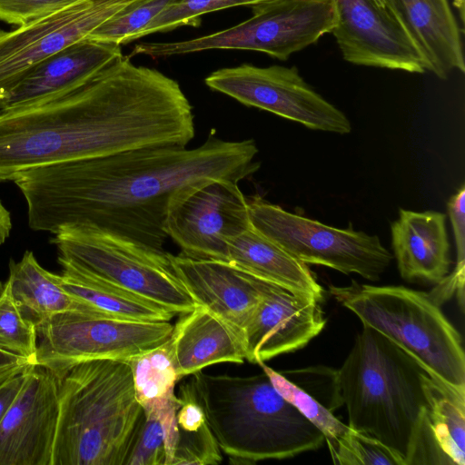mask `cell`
I'll use <instances>...</instances> for the list:
<instances>
[{
	"label": "cell",
	"instance_id": "obj_14",
	"mask_svg": "<svg viewBox=\"0 0 465 465\" xmlns=\"http://www.w3.org/2000/svg\"><path fill=\"white\" fill-rule=\"evenodd\" d=\"M331 32L344 60L422 74L428 64L393 13L374 0H333Z\"/></svg>",
	"mask_w": 465,
	"mask_h": 465
},
{
	"label": "cell",
	"instance_id": "obj_3",
	"mask_svg": "<svg viewBox=\"0 0 465 465\" xmlns=\"http://www.w3.org/2000/svg\"><path fill=\"white\" fill-rule=\"evenodd\" d=\"M191 380L216 441L232 464L288 459L325 441L263 371L232 376L201 371Z\"/></svg>",
	"mask_w": 465,
	"mask_h": 465
},
{
	"label": "cell",
	"instance_id": "obj_13",
	"mask_svg": "<svg viewBox=\"0 0 465 465\" xmlns=\"http://www.w3.org/2000/svg\"><path fill=\"white\" fill-rule=\"evenodd\" d=\"M134 0H76L15 29H0V100L34 66L84 39Z\"/></svg>",
	"mask_w": 465,
	"mask_h": 465
},
{
	"label": "cell",
	"instance_id": "obj_23",
	"mask_svg": "<svg viewBox=\"0 0 465 465\" xmlns=\"http://www.w3.org/2000/svg\"><path fill=\"white\" fill-rule=\"evenodd\" d=\"M125 361L130 365L135 397L143 414L157 419L163 428L166 465H171L177 437L174 389L180 377L170 340Z\"/></svg>",
	"mask_w": 465,
	"mask_h": 465
},
{
	"label": "cell",
	"instance_id": "obj_31",
	"mask_svg": "<svg viewBox=\"0 0 465 465\" xmlns=\"http://www.w3.org/2000/svg\"><path fill=\"white\" fill-rule=\"evenodd\" d=\"M329 450L334 464L405 465L400 454L377 439L351 428Z\"/></svg>",
	"mask_w": 465,
	"mask_h": 465
},
{
	"label": "cell",
	"instance_id": "obj_29",
	"mask_svg": "<svg viewBox=\"0 0 465 465\" xmlns=\"http://www.w3.org/2000/svg\"><path fill=\"white\" fill-rule=\"evenodd\" d=\"M170 0H134L106 20L88 38L119 45L135 40Z\"/></svg>",
	"mask_w": 465,
	"mask_h": 465
},
{
	"label": "cell",
	"instance_id": "obj_6",
	"mask_svg": "<svg viewBox=\"0 0 465 465\" xmlns=\"http://www.w3.org/2000/svg\"><path fill=\"white\" fill-rule=\"evenodd\" d=\"M332 297L361 322L414 358L429 375L465 385V356L459 331L429 292L377 286L354 280L329 287Z\"/></svg>",
	"mask_w": 465,
	"mask_h": 465
},
{
	"label": "cell",
	"instance_id": "obj_37",
	"mask_svg": "<svg viewBox=\"0 0 465 465\" xmlns=\"http://www.w3.org/2000/svg\"><path fill=\"white\" fill-rule=\"evenodd\" d=\"M34 365L35 364L30 359L0 348V386L24 374Z\"/></svg>",
	"mask_w": 465,
	"mask_h": 465
},
{
	"label": "cell",
	"instance_id": "obj_5",
	"mask_svg": "<svg viewBox=\"0 0 465 465\" xmlns=\"http://www.w3.org/2000/svg\"><path fill=\"white\" fill-rule=\"evenodd\" d=\"M428 374L411 355L375 330L362 325L337 381L348 426L371 436L405 461L411 436L427 407Z\"/></svg>",
	"mask_w": 465,
	"mask_h": 465
},
{
	"label": "cell",
	"instance_id": "obj_16",
	"mask_svg": "<svg viewBox=\"0 0 465 465\" xmlns=\"http://www.w3.org/2000/svg\"><path fill=\"white\" fill-rule=\"evenodd\" d=\"M321 302L272 285L243 329L246 360L259 364L307 345L326 324Z\"/></svg>",
	"mask_w": 465,
	"mask_h": 465
},
{
	"label": "cell",
	"instance_id": "obj_33",
	"mask_svg": "<svg viewBox=\"0 0 465 465\" xmlns=\"http://www.w3.org/2000/svg\"><path fill=\"white\" fill-rule=\"evenodd\" d=\"M166 460L163 428L157 419L144 415L124 465H166Z\"/></svg>",
	"mask_w": 465,
	"mask_h": 465
},
{
	"label": "cell",
	"instance_id": "obj_36",
	"mask_svg": "<svg viewBox=\"0 0 465 465\" xmlns=\"http://www.w3.org/2000/svg\"><path fill=\"white\" fill-rule=\"evenodd\" d=\"M448 213L453 231L456 245V265L450 276L464 282L465 276V185L464 183L450 198Z\"/></svg>",
	"mask_w": 465,
	"mask_h": 465
},
{
	"label": "cell",
	"instance_id": "obj_35",
	"mask_svg": "<svg viewBox=\"0 0 465 465\" xmlns=\"http://www.w3.org/2000/svg\"><path fill=\"white\" fill-rule=\"evenodd\" d=\"M76 0H0V21L16 27L52 14Z\"/></svg>",
	"mask_w": 465,
	"mask_h": 465
},
{
	"label": "cell",
	"instance_id": "obj_41",
	"mask_svg": "<svg viewBox=\"0 0 465 465\" xmlns=\"http://www.w3.org/2000/svg\"><path fill=\"white\" fill-rule=\"evenodd\" d=\"M379 5L381 6H384V2L383 0H374Z\"/></svg>",
	"mask_w": 465,
	"mask_h": 465
},
{
	"label": "cell",
	"instance_id": "obj_18",
	"mask_svg": "<svg viewBox=\"0 0 465 465\" xmlns=\"http://www.w3.org/2000/svg\"><path fill=\"white\" fill-rule=\"evenodd\" d=\"M121 45L84 38L43 60L0 100V111L39 104L70 92L122 56Z\"/></svg>",
	"mask_w": 465,
	"mask_h": 465
},
{
	"label": "cell",
	"instance_id": "obj_1",
	"mask_svg": "<svg viewBox=\"0 0 465 465\" xmlns=\"http://www.w3.org/2000/svg\"><path fill=\"white\" fill-rule=\"evenodd\" d=\"M214 134L195 148H138L19 173L13 182L25 200L28 226L53 234L91 229L164 252L166 213L178 191L212 179L239 183L261 166L254 140Z\"/></svg>",
	"mask_w": 465,
	"mask_h": 465
},
{
	"label": "cell",
	"instance_id": "obj_22",
	"mask_svg": "<svg viewBox=\"0 0 465 465\" xmlns=\"http://www.w3.org/2000/svg\"><path fill=\"white\" fill-rule=\"evenodd\" d=\"M228 262L267 282L320 301L324 290L308 265L285 252L252 225L229 242Z\"/></svg>",
	"mask_w": 465,
	"mask_h": 465
},
{
	"label": "cell",
	"instance_id": "obj_38",
	"mask_svg": "<svg viewBox=\"0 0 465 465\" xmlns=\"http://www.w3.org/2000/svg\"><path fill=\"white\" fill-rule=\"evenodd\" d=\"M25 378V372L0 386V423L17 397Z\"/></svg>",
	"mask_w": 465,
	"mask_h": 465
},
{
	"label": "cell",
	"instance_id": "obj_24",
	"mask_svg": "<svg viewBox=\"0 0 465 465\" xmlns=\"http://www.w3.org/2000/svg\"><path fill=\"white\" fill-rule=\"evenodd\" d=\"M6 282L21 312L35 328L58 313L94 311L67 293L60 284L59 274L43 268L31 251L18 262L10 260Z\"/></svg>",
	"mask_w": 465,
	"mask_h": 465
},
{
	"label": "cell",
	"instance_id": "obj_9",
	"mask_svg": "<svg viewBox=\"0 0 465 465\" xmlns=\"http://www.w3.org/2000/svg\"><path fill=\"white\" fill-rule=\"evenodd\" d=\"M35 363L57 380L73 367L94 360L127 361L170 340V322H139L94 311H70L36 328Z\"/></svg>",
	"mask_w": 465,
	"mask_h": 465
},
{
	"label": "cell",
	"instance_id": "obj_15",
	"mask_svg": "<svg viewBox=\"0 0 465 465\" xmlns=\"http://www.w3.org/2000/svg\"><path fill=\"white\" fill-rule=\"evenodd\" d=\"M58 418V380L34 365L0 423V465H52Z\"/></svg>",
	"mask_w": 465,
	"mask_h": 465
},
{
	"label": "cell",
	"instance_id": "obj_40",
	"mask_svg": "<svg viewBox=\"0 0 465 465\" xmlns=\"http://www.w3.org/2000/svg\"><path fill=\"white\" fill-rule=\"evenodd\" d=\"M454 4H455V6L460 11V20L463 23V21H464V0H455Z\"/></svg>",
	"mask_w": 465,
	"mask_h": 465
},
{
	"label": "cell",
	"instance_id": "obj_20",
	"mask_svg": "<svg viewBox=\"0 0 465 465\" xmlns=\"http://www.w3.org/2000/svg\"><path fill=\"white\" fill-rule=\"evenodd\" d=\"M391 233L402 279L436 284L450 273L452 261L444 213L400 209Z\"/></svg>",
	"mask_w": 465,
	"mask_h": 465
},
{
	"label": "cell",
	"instance_id": "obj_28",
	"mask_svg": "<svg viewBox=\"0 0 465 465\" xmlns=\"http://www.w3.org/2000/svg\"><path fill=\"white\" fill-rule=\"evenodd\" d=\"M259 365L277 391L322 432L328 448L348 431L350 429L348 425L338 420L332 411L306 391L264 362Z\"/></svg>",
	"mask_w": 465,
	"mask_h": 465
},
{
	"label": "cell",
	"instance_id": "obj_17",
	"mask_svg": "<svg viewBox=\"0 0 465 465\" xmlns=\"http://www.w3.org/2000/svg\"><path fill=\"white\" fill-rule=\"evenodd\" d=\"M172 268L194 304L206 307L243 331L272 283L223 261L168 253Z\"/></svg>",
	"mask_w": 465,
	"mask_h": 465
},
{
	"label": "cell",
	"instance_id": "obj_39",
	"mask_svg": "<svg viewBox=\"0 0 465 465\" xmlns=\"http://www.w3.org/2000/svg\"><path fill=\"white\" fill-rule=\"evenodd\" d=\"M12 229L11 214L0 200V245L9 237Z\"/></svg>",
	"mask_w": 465,
	"mask_h": 465
},
{
	"label": "cell",
	"instance_id": "obj_10",
	"mask_svg": "<svg viewBox=\"0 0 465 465\" xmlns=\"http://www.w3.org/2000/svg\"><path fill=\"white\" fill-rule=\"evenodd\" d=\"M251 225L306 264L322 265L344 274L376 282L393 256L378 235L351 227L340 229L289 213L259 195L247 199Z\"/></svg>",
	"mask_w": 465,
	"mask_h": 465
},
{
	"label": "cell",
	"instance_id": "obj_26",
	"mask_svg": "<svg viewBox=\"0 0 465 465\" xmlns=\"http://www.w3.org/2000/svg\"><path fill=\"white\" fill-rule=\"evenodd\" d=\"M423 391L433 434L455 465L465 464V385L426 374Z\"/></svg>",
	"mask_w": 465,
	"mask_h": 465
},
{
	"label": "cell",
	"instance_id": "obj_8",
	"mask_svg": "<svg viewBox=\"0 0 465 465\" xmlns=\"http://www.w3.org/2000/svg\"><path fill=\"white\" fill-rule=\"evenodd\" d=\"M252 16L224 30L193 39L141 43L129 57H168L212 49L266 53L280 60L315 43L336 24L333 0H266L251 5Z\"/></svg>",
	"mask_w": 465,
	"mask_h": 465
},
{
	"label": "cell",
	"instance_id": "obj_19",
	"mask_svg": "<svg viewBox=\"0 0 465 465\" xmlns=\"http://www.w3.org/2000/svg\"><path fill=\"white\" fill-rule=\"evenodd\" d=\"M170 342L180 379L217 363L241 364L247 358L243 331L199 304L180 315Z\"/></svg>",
	"mask_w": 465,
	"mask_h": 465
},
{
	"label": "cell",
	"instance_id": "obj_2",
	"mask_svg": "<svg viewBox=\"0 0 465 465\" xmlns=\"http://www.w3.org/2000/svg\"><path fill=\"white\" fill-rule=\"evenodd\" d=\"M194 134L193 107L180 84L122 55L70 92L0 111V183L41 165L186 147Z\"/></svg>",
	"mask_w": 465,
	"mask_h": 465
},
{
	"label": "cell",
	"instance_id": "obj_34",
	"mask_svg": "<svg viewBox=\"0 0 465 465\" xmlns=\"http://www.w3.org/2000/svg\"><path fill=\"white\" fill-rule=\"evenodd\" d=\"M417 464L455 465L441 450L433 434L427 414V407L420 414L405 457V465Z\"/></svg>",
	"mask_w": 465,
	"mask_h": 465
},
{
	"label": "cell",
	"instance_id": "obj_11",
	"mask_svg": "<svg viewBox=\"0 0 465 465\" xmlns=\"http://www.w3.org/2000/svg\"><path fill=\"white\" fill-rule=\"evenodd\" d=\"M251 226L248 202L238 183L206 180L188 185L171 199L165 232L182 254L228 262L229 242Z\"/></svg>",
	"mask_w": 465,
	"mask_h": 465
},
{
	"label": "cell",
	"instance_id": "obj_12",
	"mask_svg": "<svg viewBox=\"0 0 465 465\" xmlns=\"http://www.w3.org/2000/svg\"><path fill=\"white\" fill-rule=\"evenodd\" d=\"M205 84L246 106L270 112L312 130L338 134L351 132L349 118L309 86L296 67L244 64L213 72L205 78Z\"/></svg>",
	"mask_w": 465,
	"mask_h": 465
},
{
	"label": "cell",
	"instance_id": "obj_32",
	"mask_svg": "<svg viewBox=\"0 0 465 465\" xmlns=\"http://www.w3.org/2000/svg\"><path fill=\"white\" fill-rule=\"evenodd\" d=\"M263 1L266 0H170L164 9L137 35L135 40L183 25H199L201 16L207 13L240 5H252Z\"/></svg>",
	"mask_w": 465,
	"mask_h": 465
},
{
	"label": "cell",
	"instance_id": "obj_25",
	"mask_svg": "<svg viewBox=\"0 0 465 465\" xmlns=\"http://www.w3.org/2000/svg\"><path fill=\"white\" fill-rule=\"evenodd\" d=\"M60 284L74 299L103 314L139 322H169L174 314L151 302L94 279L59 262Z\"/></svg>",
	"mask_w": 465,
	"mask_h": 465
},
{
	"label": "cell",
	"instance_id": "obj_30",
	"mask_svg": "<svg viewBox=\"0 0 465 465\" xmlns=\"http://www.w3.org/2000/svg\"><path fill=\"white\" fill-rule=\"evenodd\" d=\"M36 339L35 326L21 312L7 282L0 281V348L35 363Z\"/></svg>",
	"mask_w": 465,
	"mask_h": 465
},
{
	"label": "cell",
	"instance_id": "obj_27",
	"mask_svg": "<svg viewBox=\"0 0 465 465\" xmlns=\"http://www.w3.org/2000/svg\"><path fill=\"white\" fill-rule=\"evenodd\" d=\"M176 442L171 465H216L222 450L208 424L192 380L179 387Z\"/></svg>",
	"mask_w": 465,
	"mask_h": 465
},
{
	"label": "cell",
	"instance_id": "obj_4",
	"mask_svg": "<svg viewBox=\"0 0 465 465\" xmlns=\"http://www.w3.org/2000/svg\"><path fill=\"white\" fill-rule=\"evenodd\" d=\"M58 394L52 465H124L144 418L128 362H82L58 380Z\"/></svg>",
	"mask_w": 465,
	"mask_h": 465
},
{
	"label": "cell",
	"instance_id": "obj_21",
	"mask_svg": "<svg viewBox=\"0 0 465 465\" xmlns=\"http://www.w3.org/2000/svg\"><path fill=\"white\" fill-rule=\"evenodd\" d=\"M423 55L428 71L446 79L465 71L460 29L448 0H383Z\"/></svg>",
	"mask_w": 465,
	"mask_h": 465
},
{
	"label": "cell",
	"instance_id": "obj_7",
	"mask_svg": "<svg viewBox=\"0 0 465 465\" xmlns=\"http://www.w3.org/2000/svg\"><path fill=\"white\" fill-rule=\"evenodd\" d=\"M58 262L102 282L164 308L174 315L194 302L173 272L168 252L81 227H66L51 239Z\"/></svg>",
	"mask_w": 465,
	"mask_h": 465
}]
</instances>
